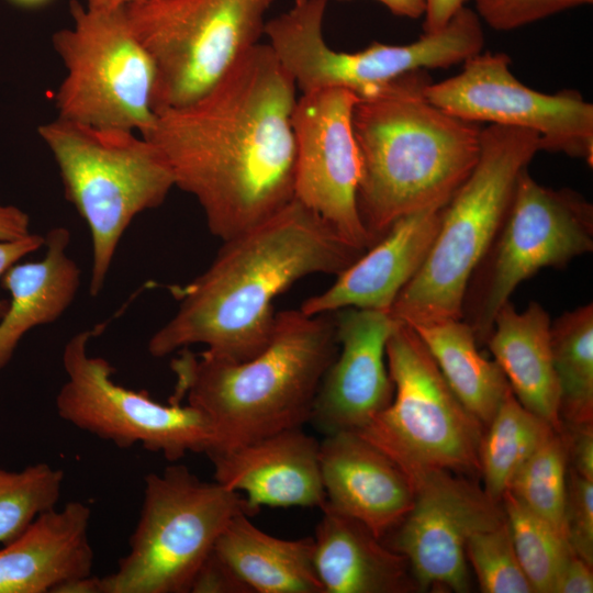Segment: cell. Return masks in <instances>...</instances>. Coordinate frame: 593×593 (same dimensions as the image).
I'll list each match as a JSON object with an SVG mask.
<instances>
[{
  "instance_id": "1",
  "label": "cell",
  "mask_w": 593,
  "mask_h": 593,
  "mask_svg": "<svg viewBox=\"0 0 593 593\" xmlns=\"http://www.w3.org/2000/svg\"><path fill=\"white\" fill-rule=\"evenodd\" d=\"M296 87L268 44L250 48L204 96L156 113L143 134L175 187L201 206L222 242L294 198Z\"/></svg>"
},
{
  "instance_id": "2",
  "label": "cell",
  "mask_w": 593,
  "mask_h": 593,
  "mask_svg": "<svg viewBox=\"0 0 593 593\" xmlns=\"http://www.w3.org/2000/svg\"><path fill=\"white\" fill-rule=\"evenodd\" d=\"M362 253L293 198L224 240L203 272L171 289L178 307L149 338L148 353L161 358L199 344L233 361L250 359L272 337L279 294L311 275L336 276Z\"/></svg>"
},
{
  "instance_id": "3",
  "label": "cell",
  "mask_w": 593,
  "mask_h": 593,
  "mask_svg": "<svg viewBox=\"0 0 593 593\" xmlns=\"http://www.w3.org/2000/svg\"><path fill=\"white\" fill-rule=\"evenodd\" d=\"M429 81L426 70L411 71L354 107L358 210L374 243L401 216L446 205L477 164L481 127L433 104Z\"/></svg>"
},
{
  "instance_id": "4",
  "label": "cell",
  "mask_w": 593,
  "mask_h": 593,
  "mask_svg": "<svg viewBox=\"0 0 593 593\" xmlns=\"http://www.w3.org/2000/svg\"><path fill=\"white\" fill-rule=\"evenodd\" d=\"M337 351L333 313L283 311L276 314L269 344L250 359L177 351L169 401L186 400L209 417L216 441L208 452L240 446L309 423Z\"/></svg>"
},
{
  "instance_id": "5",
  "label": "cell",
  "mask_w": 593,
  "mask_h": 593,
  "mask_svg": "<svg viewBox=\"0 0 593 593\" xmlns=\"http://www.w3.org/2000/svg\"><path fill=\"white\" fill-rule=\"evenodd\" d=\"M542 150L530 130L481 128L473 169L443 209L432 247L390 314L407 325L462 317L468 282L497 233L519 174Z\"/></svg>"
},
{
  "instance_id": "6",
  "label": "cell",
  "mask_w": 593,
  "mask_h": 593,
  "mask_svg": "<svg viewBox=\"0 0 593 593\" xmlns=\"http://www.w3.org/2000/svg\"><path fill=\"white\" fill-rule=\"evenodd\" d=\"M59 171L64 194L91 238L89 292L103 289L119 244L133 220L158 208L175 187L155 145L142 134L56 118L37 127Z\"/></svg>"
},
{
  "instance_id": "7",
  "label": "cell",
  "mask_w": 593,
  "mask_h": 593,
  "mask_svg": "<svg viewBox=\"0 0 593 593\" xmlns=\"http://www.w3.org/2000/svg\"><path fill=\"white\" fill-rule=\"evenodd\" d=\"M245 500L219 482L199 479L184 465L144 478L138 522L128 552L99 578L100 593H187L214 545Z\"/></svg>"
},
{
  "instance_id": "8",
  "label": "cell",
  "mask_w": 593,
  "mask_h": 593,
  "mask_svg": "<svg viewBox=\"0 0 593 593\" xmlns=\"http://www.w3.org/2000/svg\"><path fill=\"white\" fill-rule=\"evenodd\" d=\"M385 360L394 387L392 401L356 433L409 479L429 469L480 472L484 425L454 393L410 325L400 322L392 332Z\"/></svg>"
},
{
  "instance_id": "9",
  "label": "cell",
  "mask_w": 593,
  "mask_h": 593,
  "mask_svg": "<svg viewBox=\"0 0 593 593\" xmlns=\"http://www.w3.org/2000/svg\"><path fill=\"white\" fill-rule=\"evenodd\" d=\"M71 25L53 34L65 76L55 92L57 118L145 134L155 121L154 63L124 8L69 3Z\"/></svg>"
},
{
  "instance_id": "10",
  "label": "cell",
  "mask_w": 593,
  "mask_h": 593,
  "mask_svg": "<svg viewBox=\"0 0 593 593\" xmlns=\"http://www.w3.org/2000/svg\"><path fill=\"white\" fill-rule=\"evenodd\" d=\"M275 0H136L124 7L156 70L154 110L208 93L264 35Z\"/></svg>"
},
{
  "instance_id": "11",
  "label": "cell",
  "mask_w": 593,
  "mask_h": 593,
  "mask_svg": "<svg viewBox=\"0 0 593 593\" xmlns=\"http://www.w3.org/2000/svg\"><path fill=\"white\" fill-rule=\"evenodd\" d=\"M593 250V206L579 192L538 183L525 168L504 220L473 271L462 320L486 344L516 287L546 267L562 268Z\"/></svg>"
},
{
  "instance_id": "12",
  "label": "cell",
  "mask_w": 593,
  "mask_h": 593,
  "mask_svg": "<svg viewBox=\"0 0 593 593\" xmlns=\"http://www.w3.org/2000/svg\"><path fill=\"white\" fill-rule=\"evenodd\" d=\"M94 329L71 336L61 355L66 381L55 399L58 416L80 430L128 449L135 445L176 462L188 452L206 454L216 435L209 417L190 404H163L147 391L116 383L115 368L89 354Z\"/></svg>"
},
{
  "instance_id": "13",
  "label": "cell",
  "mask_w": 593,
  "mask_h": 593,
  "mask_svg": "<svg viewBox=\"0 0 593 593\" xmlns=\"http://www.w3.org/2000/svg\"><path fill=\"white\" fill-rule=\"evenodd\" d=\"M504 53L480 52L462 70L440 82L429 81L426 98L461 120L536 132L542 150L561 153L593 165V104L568 89L544 93L521 82Z\"/></svg>"
},
{
  "instance_id": "14",
  "label": "cell",
  "mask_w": 593,
  "mask_h": 593,
  "mask_svg": "<svg viewBox=\"0 0 593 593\" xmlns=\"http://www.w3.org/2000/svg\"><path fill=\"white\" fill-rule=\"evenodd\" d=\"M359 96L344 88L302 93L292 113L294 198L320 215L346 243L374 244L358 210L361 160L353 128Z\"/></svg>"
},
{
  "instance_id": "15",
  "label": "cell",
  "mask_w": 593,
  "mask_h": 593,
  "mask_svg": "<svg viewBox=\"0 0 593 593\" xmlns=\"http://www.w3.org/2000/svg\"><path fill=\"white\" fill-rule=\"evenodd\" d=\"M451 471L429 469L409 480L413 505L391 548L402 553L419 589L468 592V538L505 519L501 502ZM393 529V530H394Z\"/></svg>"
},
{
  "instance_id": "16",
  "label": "cell",
  "mask_w": 593,
  "mask_h": 593,
  "mask_svg": "<svg viewBox=\"0 0 593 593\" xmlns=\"http://www.w3.org/2000/svg\"><path fill=\"white\" fill-rule=\"evenodd\" d=\"M337 355L318 388L311 418L321 433L357 432L392 401L387 343L399 321L389 312L344 307L333 312Z\"/></svg>"
},
{
  "instance_id": "17",
  "label": "cell",
  "mask_w": 593,
  "mask_h": 593,
  "mask_svg": "<svg viewBox=\"0 0 593 593\" xmlns=\"http://www.w3.org/2000/svg\"><path fill=\"white\" fill-rule=\"evenodd\" d=\"M214 481L245 493L249 516L261 506L322 507L325 492L320 467V441L302 427L206 454Z\"/></svg>"
},
{
  "instance_id": "18",
  "label": "cell",
  "mask_w": 593,
  "mask_h": 593,
  "mask_svg": "<svg viewBox=\"0 0 593 593\" xmlns=\"http://www.w3.org/2000/svg\"><path fill=\"white\" fill-rule=\"evenodd\" d=\"M323 506L350 516L382 539L403 521L414 492L405 473L356 432L325 435L320 441Z\"/></svg>"
},
{
  "instance_id": "19",
  "label": "cell",
  "mask_w": 593,
  "mask_h": 593,
  "mask_svg": "<svg viewBox=\"0 0 593 593\" xmlns=\"http://www.w3.org/2000/svg\"><path fill=\"white\" fill-rule=\"evenodd\" d=\"M444 206H429L398 219L380 239L336 275L332 286L306 299L300 310L306 315L344 307L390 313L401 290L424 262Z\"/></svg>"
},
{
  "instance_id": "20",
  "label": "cell",
  "mask_w": 593,
  "mask_h": 593,
  "mask_svg": "<svg viewBox=\"0 0 593 593\" xmlns=\"http://www.w3.org/2000/svg\"><path fill=\"white\" fill-rule=\"evenodd\" d=\"M91 508L70 501L40 514L0 549V593H58L92 574Z\"/></svg>"
},
{
  "instance_id": "21",
  "label": "cell",
  "mask_w": 593,
  "mask_h": 593,
  "mask_svg": "<svg viewBox=\"0 0 593 593\" xmlns=\"http://www.w3.org/2000/svg\"><path fill=\"white\" fill-rule=\"evenodd\" d=\"M313 536L324 593H407L419 589L406 558L361 522L322 506Z\"/></svg>"
},
{
  "instance_id": "22",
  "label": "cell",
  "mask_w": 593,
  "mask_h": 593,
  "mask_svg": "<svg viewBox=\"0 0 593 593\" xmlns=\"http://www.w3.org/2000/svg\"><path fill=\"white\" fill-rule=\"evenodd\" d=\"M70 232L64 226L44 235V256L16 262L0 279L10 293L0 320V371L7 367L24 335L54 323L70 306L80 286V268L68 255Z\"/></svg>"
},
{
  "instance_id": "23",
  "label": "cell",
  "mask_w": 593,
  "mask_h": 593,
  "mask_svg": "<svg viewBox=\"0 0 593 593\" xmlns=\"http://www.w3.org/2000/svg\"><path fill=\"white\" fill-rule=\"evenodd\" d=\"M550 317L537 302L517 312L508 301L496 313L486 340L514 396L560 433L559 384L553 367Z\"/></svg>"
},
{
  "instance_id": "24",
  "label": "cell",
  "mask_w": 593,
  "mask_h": 593,
  "mask_svg": "<svg viewBox=\"0 0 593 593\" xmlns=\"http://www.w3.org/2000/svg\"><path fill=\"white\" fill-rule=\"evenodd\" d=\"M245 512L232 517L213 553L256 593H324L314 566L313 537L281 539L255 526Z\"/></svg>"
},
{
  "instance_id": "25",
  "label": "cell",
  "mask_w": 593,
  "mask_h": 593,
  "mask_svg": "<svg viewBox=\"0 0 593 593\" xmlns=\"http://www.w3.org/2000/svg\"><path fill=\"white\" fill-rule=\"evenodd\" d=\"M410 326L460 402L486 426L512 390L497 362L484 358L479 351L471 326L462 318Z\"/></svg>"
},
{
  "instance_id": "26",
  "label": "cell",
  "mask_w": 593,
  "mask_h": 593,
  "mask_svg": "<svg viewBox=\"0 0 593 593\" xmlns=\"http://www.w3.org/2000/svg\"><path fill=\"white\" fill-rule=\"evenodd\" d=\"M486 427L479 449L480 472L484 492L501 502L519 467L556 430L524 407L512 391Z\"/></svg>"
},
{
  "instance_id": "27",
  "label": "cell",
  "mask_w": 593,
  "mask_h": 593,
  "mask_svg": "<svg viewBox=\"0 0 593 593\" xmlns=\"http://www.w3.org/2000/svg\"><path fill=\"white\" fill-rule=\"evenodd\" d=\"M562 424L593 422V305L579 306L550 325Z\"/></svg>"
},
{
  "instance_id": "28",
  "label": "cell",
  "mask_w": 593,
  "mask_h": 593,
  "mask_svg": "<svg viewBox=\"0 0 593 593\" xmlns=\"http://www.w3.org/2000/svg\"><path fill=\"white\" fill-rule=\"evenodd\" d=\"M501 503L518 562L536 593H552L568 556L564 536L506 491Z\"/></svg>"
},
{
  "instance_id": "29",
  "label": "cell",
  "mask_w": 593,
  "mask_h": 593,
  "mask_svg": "<svg viewBox=\"0 0 593 593\" xmlns=\"http://www.w3.org/2000/svg\"><path fill=\"white\" fill-rule=\"evenodd\" d=\"M567 466L563 436L553 432L519 467L506 490L564 538Z\"/></svg>"
},
{
  "instance_id": "30",
  "label": "cell",
  "mask_w": 593,
  "mask_h": 593,
  "mask_svg": "<svg viewBox=\"0 0 593 593\" xmlns=\"http://www.w3.org/2000/svg\"><path fill=\"white\" fill-rule=\"evenodd\" d=\"M63 482V470L45 462L19 471L0 468V544H8L40 514L56 507Z\"/></svg>"
},
{
  "instance_id": "31",
  "label": "cell",
  "mask_w": 593,
  "mask_h": 593,
  "mask_svg": "<svg viewBox=\"0 0 593 593\" xmlns=\"http://www.w3.org/2000/svg\"><path fill=\"white\" fill-rule=\"evenodd\" d=\"M466 557L482 592H534L518 562L506 519L472 534L466 544Z\"/></svg>"
},
{
  "instance_id": "32",
  "label": "cell",
  "mask_w": 593,
  "mask_h": 593,
  "mask_svg": "<svg viewBox=\"0 0 593 593\" xmlns=\"http://www.w3.org/2000/svg\"><path fill=\"white\" fill-rule=\"evenodd\" d=\"M474 12L489 27L507 32L593 0H473Z\"/></svg>"
},
{
  "instance_id": "33",
  "label": "cell",
  "mask_w": 593,
  "mask_h": 593,
  "mask_svg": "<svg viewBox=\"0 0 593 593\" xmlns=\"http://www.w3.org/2000/svg\"><path fill=\"white\" fill-rule=\"evenodd\" d=\"M563 519L569 546L593 564V481L573 470L567 473Z\"/></svg>"
},
{
  "instance_id": "34",
  "label": "cell",
  "mask_w": 593,
  "mask_h": 593,
  "mask_svg": "<svg viewBox=\"0 0 593 593\" xmlns=\"http://www.w3.org/2000/svg\"><path fill=\"white\" fill-rule=\"evenodd\" d=\"M561 434L572 470L582 478L593 481V422L562 424Z\"/></svg>"
},
{
  "instance_id": "35",
  "label": "cell",
  "mask_w": 593,
  "mask_h": 593,
  "mask_svg": "<svg viewBox=\"0 0 593 593\" xmlns=\"http://www.w3.org/2000/svg\"><path fill=\"white\" fill-rule=\"evenodd\" d=\"M192 593H251L249 589L212 552L191 588Z\"/></svg>"
},
{
  "instance_id": "36",
  "label": "cell",
  "mask_w": 593,
  "mask_h": 593,
  "mask_svg": "<svg viewBox=\"0 0 593 593\" xmlns=\"http://www.w3.org/2000/svg\"><path fill=\"white\" fill-rule=\"evenodd\" d=\"M592 566L572 551L561 568L552 593H592Z\"/></svg>"
},
{
  "instance_id": "37",
  "label": "cell",
  "mask_w": 593,
  "mask_h": 593,
  "mask_svg": "<svg viewBox=\"0 0 593 593\" xmlns=\"http://www.w3.org/2000/svg\"><path fill=\"white\" fill-rule=\"evenodd\" d=\"M44 246V236L35 233L14 239L0 240V279L4 272L23 259ZM9 300L0 298V320L8 309Z\"/></svg>"
},
{
  "instance_id": "38",
  "label": "cell",
  "mask_w": 593,
  "mask_h": 593,
  "mask_svg": "<svg viewBox=\"0 0 593 593\" xmlns=\"http://www.w3.org/2000/svg\"><path fill=\"white\" fill-rule=\"evenodd\" d=\"M423 33L441 30L468 0H424Z\"/></svg>"
},
{
  "instance_id": "39",
  "label": "cell",
  "mask_w": 593,
  "mask_h": 593,
  "mask_svg": "<svg viewBox=\"0 0 593 593\" xmlns=\"http://www.w3.org/2000/svg\"><path fill=\"white\" fill-rule=\"evenodd\" d=\"M30 216L20 208L0 203V240H14L29 235Z\"/></svg>"
},
{
  "instance_id": "40",
  "label": "cell",
  "mask_w": 593,
  "mask_h": 593,
  "mask_svg": "<svg viewBox=\"0 0 593 593\" xmlns=\"http://www.w3.org/2000/svg\"><path fill=\"white\" fill-rule=\"evenodd\" d=\"M351 1V0H337ZM385 7L392 14L407 19L423 18L425 12L424 0H374Z\"/></svg>"
},
{
  "instance_id": "41",
  "label": "cell",
  "mask_w": 593,
  "mask_h": 593,
  "mask_svg": "<svg viewBox=\"0 0 593 593\" xmlns=\"http://www.w3.org/2000/svg\"><path fill=\"white\" fill-rule=\"evenodd\" d=\"M136 0H81V2L89 7L94 9H118V8H124L127 4L134 2Z\"/></svg>"
},
{
  "instance_id": "42",
  "label": "cell",
  "mask_w": 593,
  "mask_h": 593,
  "mask_svg": "<svg viewBox=\"0 0 593 593\" xmlns=\"http://www.w3.org/2000/svg\"><path fill=\"white\" fill-rule=\"evenodd\" d=\"M11 4L22 8V9H40L43 8L49 3H52L54 0H7Z\"/></svg>"
}]
</instances>
